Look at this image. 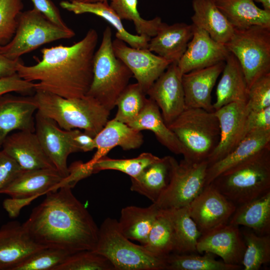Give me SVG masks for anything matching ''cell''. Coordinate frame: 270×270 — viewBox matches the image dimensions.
Here are the masks:
<instances>
[{
  "label": "cell",
  "instance_id": "14",
  "mask_svg": "<svg viewBox=\"0 0 270 270\" xmlns=\"http://www.w3.org/2000/svg\"><path fill=\"white\" fill-rule=\"evenodd\" d=\"M249 112L246 103L238 102L228 104L214 111L219 122L220 138L207 160L208 166L232 152L248 134Z\"/></svg>",
  "mask_w": 270,
  "mask_h": 270
},
{
  "label": "cell",
  "instance_id": "3",
  "mask_svg": "<svg viewBox=\"0 0 270 270\" xmlns=\"http://www.w3.org/2000/svg\"><path fill=\"white\" fill-rule=\"evenodd\" d=\"M34 92L38 111L64 130L82 129L94 138L108 120L110 111L90 96L66 98L42 90Z\"/></svg>",
  "mask_w": 270,
  "mask_h": 270
},
{
  "label": "cell",
  "instance_id": "17",
  "mask_svg": "<svg viewBox=\"0 0 270 270\" xmlns=\"http://www.w3.org/2000/svg\"><path fill=\"white\" fill-rule=\"evenodd\" d=\"M192 27V38L177 64L182 75L224 62L230 53L224 44L212 39L204 30Z\"/></svg>",
  "mask_w": 270,
  "mask_h": 270
},
{
  "label": "cell",
  "instance_id": "19",
  "mask_svg": "<svg viewBox=\"0 0 270 270\" xmlns=\"http://www.w3.org/2000/svg\"><path fill=\"white\" fill-rule=\"evenodd\" d=\"M2 148L22 170L56 169L35 132L18 130L10 134L4 140Z\"/></svg>",
  "mask_w": 270,
  "mask_h": 270
},
{
  "label": "cell",
  "instance_id": "24",
  "mask_svg": "<svg viewBox=\"0 0 270 270\" xmlns=\"http://www.w3.org/2000/svg\"><path fill=\"white\" fill-rule=\"evenodd\" d=\"M94 139L96 152L88 162L92 166L116 146H120L124 150H130L139 148L144 142V137L140 131L114 118L108 120Z\"/></svg>",
  "mask_w": 270,
  "mask_h": 270
},
{
  "label": "cell",
  "instance_id": "9",
  "mask_svg": "<svg viewBox=\"0 0 270 270\" xmlns=\"http://www.w3.org/2000/svg\"><path fill=\"white\" fill-rule=\"evenodd\" d=\"M74 36L72 29L60 28L34 8L19 14L14 37L8 44L0 46V52L10 59L17 60L43 44Z\"/></svg>",
  "mask_w": 270,
  "mask_h": 270
},
{
  "label": "cell",
  "instance_id": "6",
  "mask_svg": "<svg viewBox=\"0 0 270 270\" xmlns=\"http://www.w3.org/2000/svg\"><path fill=\"white\" fill-rule=\"evenodd\" d=\"M132 74L118 58L113 50L112 32L107 26L93 60V78L86 94L98 102L110 111L116 101L128 86Z\"/></svg>",
  "mask_w": 270,
  "mask_h": 270
},
{
  "label": "cell",
  "instance_id": "48",
  "mask_svg": "<svg viewBox=\"0 0 270 270\" xmlns=\"http://www.w3.org/2000/svg\"><path fill=\"white\" fill-rule=\"evenodd\" d=\"M34 7L50 21L60 26L68 29L66 25L60 16V11L52 0H30Z\"/></svg>",
  "mask_w": 270,
  "mask_h": 270
},
{
  "label": "cell",
  "instance_id": "2",
  "mask_svg": "<svg viewBox=\"0 0 270 270\" xmlns=\"http://www.w3.org/2000/svg\"><path fill=\"white\" fill-rule=\"evenodd\" d=\"M98 34L90 28L80 40L71 46L59 45L41 50L42 60L32 66H18L22 78L35 83L40 90L66 98L87 94L93 78V60Z\"/></svg>",
  "mask_w": 270,
  "mask_h": 270
},
{
  "label": "cell",
  "instance_id": "36",
  "mask_svg": "<svg viewBox=\"0 0 270 270\" xmlns=\"http://www.w3.org/2000/svg\"><path fill=\"white\" fill-rule=\"evenodd\" d=\"M196 253L172 252L166 258V270H238L240 265L230 264L216 260L210 252L200 256Z\"/></svg>",
  "mask_w": 270,
  "mask_h": 270
},
{
  "label": "cell",
  "instance_id": "47",
  "mask_svg": "<svg viewBox=\"0 0 270 270\" xmlns=\"http://www.w3.org/2000/svg\"><path fill=\"white\" fill-rule=\"evenodd\" d=\"M22 170L2 149L0 150V190L10 184Z\"/></svg>",
  "mask_w": 270,
  "mask_h": 270
},
{
  "label": "cell",
  "instance_id": "8",
  "mask_svg": "<svg viewBox=\"0 0 270 270\" xmlns=\"http://www.w3.org/2000/svg\"><path fill=\"white\" fill-rule=\"evenodd\" d=\"M224 45L238 60L248 90L256 80L270 72V28H234L232 38Z\"/></svg>",
  "mask_w": 270,
  "mask_h": 270
},
{
  "label": "cell",
  "instance_id": "31",
  "mask_svg": "<svg viewBox=\"0 0 270 270\" xmlns=\"http://www.w3.org/2000/svg\"><path fill=\"white\" fill-rule=\"evenodd\" d=\"M170 170V156L160 158L146 167L138 176L130 178V190L154 203L168 186Z\"/></svg>",
  "mask_w": 270,
  "mask_h": 270
},
{
  "label": "cell",
  "instance_id": "20",
  "mask_svg": "<svg viewBox=\"0 0 270 270\" xmlns=\"http://www.w3.org/2000/svg\"><path fill=\"white\" fill-rule=\"evenodd\" d=\"M46 247L36 242L22 224L11 221L0 228V270H11L33 253Z\"/></svg>",
  "mask_w": 270,
  "mask_h": 270
},
{
  "label": "cell",
  "instance_id": "46",
  "mask_svg": "<svg viewBox=\"0 0 270 270\" xmlns=\"http://www.w3.org/2000/svg\"><path fill=\"white\" fill-rule=\"evenodd\" d=\"M35 83L22 78L17 74L0 78V96L16 92L26 93L34 91Z\"/></svg>",
  "mask_w": 270,
  "mask_h": 270
},
{
  "label": "cell",
  "instance_id": "15",
  "mask_svg": "<svg viewBox=\"0 0 270 270\" xmlns=\"http://www.w3.org/2000/svg\"><path fill=\"white\" fill-rule=\"evenodd\" d=\"M182 78L177 64H170L146 93L162 111L168 126L186 108Z\"/></svg>",
  "mask_w": 270,
  "mask_h": 270
},
{
  "label": "cell",
  "instance_id": "29",
  "mask_svg": "<svg viewBox=\"0 0 270 270\" xmlns=\"http://www.w3.org/2000/svg\"><path fill=\"white\" fill-rule=\"evenodd\" d=\"M128 125L140 132L145 130L152 131L158 142L171 152L183 155L181 143L164 122L158 106L150 98H148L138 116Z\"/></svg>",
  "mask_w": 270,
  "mask_h": 270
},
{
  "label": "cell",
  "instance_id": "54",
  "mask_svg": "<svg viewBox=\"0 0 270 270\" xmlns=\"http://www.w3.org/2000/svg\"><path fill=\"white\" fill-rule=\"evenodd\" d=\"M70 2L82 3H94L98 2H108L109 0H68Z\"/></svg>",
  "mask_w": 270,
  "mask_h": 270
},
{
  "label": "cell",
  "instance_id": "41",
  "mask_svg": "<svg viewBox=\"0 0 270 270\" xmlns=\"http://www.w3.org/2000/svg\"><path fill=\"white\" fill-rule=\"evenodd\" d=\"M54 270H116L112 262L93 250H84L68 255Z\"/></svg>",
  "mask_w": 270,
  "mask_h": 270
},
{
  "label": "cell",
  "instance_id": "26",
  "mask_svg": "<svg viewBox=\"0 0 270 270\" xmlns=\"http://www.w3.org/2000/svg\"><path fill=\"white\" fill-rule=\"evenodd\" d=\"M222 76L218 84L214 111L228 104L238 102L246 103L248 88L242 67L235 56L229 53Z\"/></svg>",
  "mask_w": 270,
  "mask_h": 270
},
{
  "label": "cell",
  "instance_id": "35",
  "mask_svg": "<svg viewBox=\"0 0 270 270\" xmlns=\"http://www.w3.org/2000/svg\"><path fill=\"white\" fill-rule=\"evenodd\" d=\"M154 254L166 258L175 250L173 226L164 210H160L144 244Z\"/></svg>",
  "mask_w": 270,
  "mask_h": 270
},
{
  "label": "cell",
  "instance_id": "25",
  "mask_svg": "<svg viewBox=\"0 0 270 270\" xmlns=\"http://www.w3.org/2000/svg\"><path fill=\"white\" fill-rule=\"evenodd\" d=\"M270 146V130L248 132L235 148L219 161L208 166L205 186L218 176Z\"/></svg>",
  "mask_w": 270,
  "mask_h": 270
},
{
  "label": "cell",
  "instance_id": "12",
  "mask_svg": "<svg viewBox=\"0 0 270 270\" xmlns=\"http://www.w3.org/2000/svg\"><path fill=\"white\" fill-rule=\"evenodd\" d=\"M112 48L116 56L129 68L146 93L170 64L147 48L130 46L117 38L112 40Z\"/></svg>",
  "mask_w": 270,
  "mask_h": 270
},
{
  "label": "cell",
  "instance_id": "42",
  "mask_svg": "<svg viewBox=\"0 0 270 270\" xmlns=\"http://www.w3.org/2000/svg\"><path fill=\"white\" fill-rule=\"evenodd\" d=\"M70 254L62 250L44 248L29 256L11 270H54Z\"/></svg>",
  "mask_w": 270,
  "mask_h": 270
},
{
  "label": "cell",
  "instance_id": "52",
  "mask_svg": "<svg viewBox=\"0 0 270 270\" xmlns=\"http://www.w3.org/2000/svg\"><path fill=\"white\" fill-rule=\"evenodd\" d=\"M21 62L22 60L20 58L10 59L0 52V78L17 73L18 64Z\"/></svg>",
  "mask_w": 270,
  "mask_h": 270
},
{
  "label": "cell",
  "instance_id": "37",
  "mask_svg": "<svg viewBox=\"0 0 270 270\" xmlns=\"http://www.w3.org/2000/svg\"><path fill=\"white\" fill-rule=\"evenodd\" d=\"M246 249L241 264L244 270H258L270 262V235L244 232Z\"/></svg>",
  "mask_w": 270,
  "mask_h": 270
},
{
  "label": "cell",
  "instance_id": "51",
  "mask_svg": "<svg viewBox=\"0 0 270 270\" xmlns=\"http://www.w3.org/2000/svg\"><path fill=\"white\" fill-rule=\"evenodd\" d=\"M72 139L80 152H88L96 148L94 139L78 129L72 130Z\"/></svg>",
  "mask_w": 270,
  "mask_h": 270
},
{
  "label": "cell",
  "instance_id": "4",
  "mask_svg": "<svg viewBox=\"0 0 270 270\" xmlns=\"http://www.w3.org/2000/svg\"><path fill=\"white\" fill-rule=\"evenodd\" d=\"M236 207L270 192V146L223 172L210 183Z\"/></svg>",
  "mask_w": 270,
  "mask_h": 270
},
{
  "label": "cell",
  "instance_id": "16",
  "mask_svg": "<svg viewBox=\"0 0 270 270\" xmlns=\"http://www.w3.org/2000/svg\"><path fill=\"white\" fill-rule=\"evenodd\" d=\"M196 248L197 253L210 252L226 264L240 265L246 244L239 226L227 223L202 234Z\"/></svg>",
  "mask_w": 270,
  "mask_h": 270
},
{
  "label": "cell",
  "instance_id": "53",
  "mask_svg": "<svg viewBox=\"0 0 270 270\" xmlns=\"http://www.w3.org/2000/svg\"><path fill=\"white\" fill-rule=\"evenodd\" d=\"M254 2L260 3L263 9L268 12H270V0H253Z\"/></svg>",
  "mask_w": 270,
  "mask_h": 270
},
{
  "label": "cell",
  "instance_id": "10",
  "mask_svg": "<svg viewBox=\"0 0 270 270\" xmlns=\"http://www.w3.org/2000/svg\"><path fill=\"white\" fill-rule=\"evenodd\" d=\"M170 176L168 186L154 204L160 210L186 206L205 186L207 160L178 162L170 156Z\"/></svg>",
  "mask_w": 270,
  "mask_h": 270
},
{
  "label": "cell",
  "instance_id": "22",
  "mask_svg": "<svg viewBox=\"0 0 270 270\" xmlns=\"http://www.w3.org/2000/svg\"><path fill=\"white\" fill-rule=\"evenodd\" d=\"M192 24L162 22L156 34L150 38L148 49L170 64H177L185 52L192 36Z\"/></svg>",
  "mask_w": 270,
  "mask_h": 270
},
{
  "label": "cell",
  "instance_id": "13",
  "mask_svg": "<svg viewBox=\"0 0 270 270\" xmlns=\"http://www.w3.org/2000/svg\"><path fill=\"white\" fill-rule=\"evenodd\" d=\"M188 206L190 217L202 234L228 223L236 208L211 184L204 186Z\"/></svg>",
  "mask_w": 270,
  "mask_h": 270
},
{
  "label": "cell",
  "instance_id": "45",
  "mask_svg": "<svg viewBox=\"0 0 270 270\" xmlns=\"http://www.w3.org/2000/svg\"><path fill=\"white\" fill-rule=\"evenodd\" d=\"M68 174L67 176L63 178L57 186L56 189L66 186L70 188H74L76 184L85 178L94 174L93 167L88 162L76 161L68 166Z\"/></svg>",
  "mask_w": 270,
  "mask_h": 270
},
{
  "label": "cell",
  "instance_id": "49",
  "mask_svg": "<svg viewBox=\"0 0 270 270\" xmlns=\"http://www.w3.org/2000/svg\"><path fill=\"white\" fill-rule=\"evenodd\" d=\"M270 130V106L257 111H250L247 118V132Z\"/></svg>",
  "mask_w": 270,
  "mask_h": 270
},
{
  "label": "cell",
  "instance_id": "21",
  "mask_svg": "<svg viewBox=\"0 0 270 270\" xmlns=\"http://www.w3.org/2000/svg\"><path fill=\"white\" fill-rule=\"evenodd\" d=\"M225 64L222 62L182 75L186 108H200L214 112L212 103V92Z\"/></svg>",
  "mask_w": 270,
  "mask_h": 270
},
{
  "label": "cell",
  "instance_id": "27",
  "mask_svg": "<svg viewBox=\"0 0 270 270\" xmlns=\"http://www.w3.org/2000/svg\"><path fill=\"white\" fill-rule=\"evenodd\" d=\"M60 6L76 14H92L101 17L109 22L116 30V38L125 42L130 46L147 48L150 38L139 34H133L124 28L122 20L111 8L108 2L94 3H82L68 0L60 2Z\"/></svg>",
  "mask_w": 270,
  "mask_h": 270
},
{
  "label": "cell",
  "instance_id": "39",
  "mask_svg": "<svg viewBox=\"0 0 270 270\" xmlns=\"http://www.w3.org/2000/svg\"><path fill=\"white\" fill-rule=\"evenodd\" d=\"M146 93L136 82L128 84L118 98V110L114 120L128 124L138 116L148 98Z\"/></svg>",
  "mask_w": 270,
  "mask_h": 270
},
{
  "label": "cell",
  "instance_id": "33",
  "mask_svg": "<svg viewBox=\"0 0 270 270\" xmlns=\"http://www.w3.org/2000/svg\"><path fill=\"white\" fill-rule=\"evenodd\" d=\"M228 224L252 229L260 235L270 233V192L236 207Z\"/></svg>",
  "mask_w": 270,
  "mask_h": 270
},
{
  "label": "cell",
  "instance_id": "40",
  "mask_svg": "<svg viewBox=\"0 0 270 270\" xmlns=\"http://www.w3.org/2000/svg\"><path fill=\"white\" fill-rule=\"evenodd\" d=\"M160 159L150 152H143L136 158L128 159H114L104 156L97 160L92 167L94 174L104 170H116L134 178L148 166Z\"/></svg>",
  "mask_w": 270,
  "mask_h": 270
},
{
  "label": "cell",
  "instance_id": "43",
  "mask_svg": "<svg viewBox=\"0 0 270 270\" xmlns=\"http://www.w3.org/2000/svg\"><path fill=\"white\" fill-rule=\"evenodd\" d=\"M23 8L22 0H0V46L8 44L14 37Z\"/></svg>",
  "mask_w": 270,
  "mask_h": 270
},
{
  "label": "cell",
  "instance_id": "11",
  "mask_svg": "<svg viewBox=\"0 0 270 270\" xmlns=\"http://www.w3.org/2000/svg\"><path fill=\"white\" fill-rule=\"evenodd\" d=\"M35 133L47 156L60 174H68L67 160L71 154L80 152L72 139V130L60 128L52 120L36 111Z\"/></svg>",
  "mask_w": 270,
  "mask_h": 270
},
{
  "label": "cell",
  "instance_id": "28",
  "mask_svg": "<svg viewBox=\"0 0 270 270\" xmlns=\"http://www.w3.org/2000/svg\"><path fill=\"white\" fill-rule=\"evenodd\" d=\"M192 24L206 31L216 41L227 43L233 36L234 28L213 0H192Z\"/></svg>",
  "mask_w": 270,
  "mask_h": 270
},
{
  "label": "cell",
  "instance_id": "7",
  "mask_svg": "<svg viewBox=\"0 0 270 270\" xmlns=\"http://www.w3.org/2000/svg\"><path fill=\"white\" fill-rule=\"evenodd\" d=\"M94 251L107 258L116 270H165L166 258L158 256L142 244L131 242L120 231L118 220L105 219L98 229Z\"/></svg>",
  "mask_w": 270,
  "mask_h": 270
},
{
  "label": "cell",
  "instance_id": "5",
  "mask_svg": "<svg viewBox=\"0 0 270 270\" xmlns=\"http://www.w3.org/2000/svg\"><path fill=\"white\" fill-rule=\"evenodd\" d=\"M168 126L181 143L184 159L188 162L207 160L220 140V125L214 112L186 108Z\"/></svg>",
  "mask_w": 270,
  "mask_h": 270
},
{
  "label": "cell",
  "instance_id": "23",
  "mask_svg": "<svg viewBox=\"0 0 270 270\" xmlns=\"http://www.w3.org/2000/svg\"><path fill=\"white\" fill-rule=\"evenodd\" d=\"M63 178L54 168L22 170L10 184L0 190V194L14 198L38 197L57 190Z\"/></svg>",
  "mask_w": 270,
  "mask_h": 270
},
{
  "label": "cell",
  "instance_id": "34",
  "mask_svg": "<svg viewBox=\"0 0 270 270\" xmlns=\"http://www.w3.org/2000/svg\"><path fill=\"white\" fill-rule=\"evenodd\" d=\"M172 224L175 238V253H197L196 244L202 234L190 216L188 206L164 210Z\"/></svg>",
  "mask_w": 270,
  "mask_h": 270
},
{
  "label": "cell",
  "instance_id": "30",
  "mask_svg": "<svg viewBox=\"0 0 270 270\" xmlns=\"http://www.w3.org/2000/svg\"><path fill=\"white\" fill-rule=\"evenodd\" d=\"M234 28L252 26L270 28V12L256 6L253 0H213Z\"/></svg>",
  "mask_w": 270,
  "mask_h": 270
},
{
  "label": "cell",
  "instance_id": "50",
  "mask_svg": "<svg viewBox=\"0 0 270 270\" xmlns=\"http://www.w3.org/2000/svg\"><path fill=\"white\" fill-rule=\"evenodd\" d=\"M37 196L23 198H10L4 200L2 206L9 217L15 218L18 216L20 210L25 206L30 204Z\"/></svg>",
  "mask_w": 270,
  "mask_h": 270
},
{
  "label": "cell",
  "instance_id": "44",
  "mask_svg": "<svg viewBox=\"0 0 270 270\" xmlns=\"http://www.w3.org/2000/svg\"><path fill=\"white\" fill-rule=\"evenodd\" d=\"M246 106L250 111L270 106V72L256 80L248 92Z\"/></svg>",
  "mask_w": 270,
  "mask_h": 270
},
{
  "label": "cell",
  "instance_id": "32",
  "mask_svg": "<svg viewBox=\"0 0 270 270\" xmlns=\"http://www.w3.org/2000/svg\"><path fill=\"white\" fill-rule=\"evenodd\" d=\"M159 209L152 203L146 208L130 206L122 208L118 220L121 232L130 240L144 244L158 213Z\"/></svg>",
  "mask_w": 270,
  "mask_h": 270
},
{
  "label": "cell",
  "instance_id": "18",
  "mask_svg": "<svg viewBox=\"0 0 270 270\" xmlns=\"http://www.w3.org/2000/svg\"><path fill=\"white\" fill-rule=\"evenodd\" d=\"M37 110L34 96H15L10 93L0 96V148L13 131L35 132L34 114Z\"/></svg>",
  "mask_w": 270,
  "mask_h": 270
},
{
  "label": "cell",
  "instance_id": "1",
  "mask_svg": "<svg viewBox=\"0 0 270 270\" xmlns=\"http://www.w3.org/2000/svg\"><path fill=\"white\" fill-rule=\"evenodd\" d=\"M46 195L22 224L30 237L46 247L70 254L94 250L99 228L72 188L61 187Z\"/></svg>",
  "mask_w": 270,
  "mask_h": 270
},
{
  "label": "cell",
  "instance_id": "38",
  "mask_svg": "<svg viewBox=\"0 0 270 270\" xmlns=\"http://www.w3.org/2000/svg\"><path fill=\"white\" fill-rule=\"evenodd\" d=\"M111 8L120 18L133 22L138 34L150 38L154 36L162 23L160 17L151 20L143 18L137 8L138 0H110Z\"/></svg>",
  "mask_w": 270,
  "mask_h": 270
}]
</instances>
